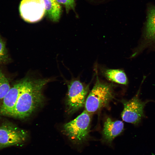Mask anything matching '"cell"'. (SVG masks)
<instances>
[{
	"label": "cell",
	"mask_w": 155,
	"mask_h": 155,
	"mask_svg": "<svg viewBox=\"0 0 155 155\" xmlns=\"http://www.w3.org/2000/svg\"><path fill=\"white\" fill-rule=\"evenodd\" d=\"M31 73H28L22 78L21 90L9 117L26 118L42 105L44 100L43 89L52 79L36 78Z\"/></svg>",
	"instance_id": "cell-1"
},
{
	"label": "cell",
	"mask_w": 155,
	"mask_h": 155,
	"mask_svg": "<svg viewBox=\"0 0 155 155\" xmlns=\"http://www.w3.org/2000/svg\"><path fill=\"white\" fill-rule=\"evenodd\" d=\"M97 69H95L96 82L87 97L85 104V110L89 113H94L105 106L114 96L112 85L99 79Z\"/></svg>",
	"instance_id": "cell-2"
},
{
	"label": "cell",
	"mask_w": 155,
	"mask_h": 155,
	"mask_svg": "<svg viewBox=\"0 0 155 155\" xmlns=\"http://www.w3.org/2000/svg\"><path fill=\"white\" fill-rule=\"evenodd\" d=\"M90 121L89 113L85 110L75 118L64 125L63 133L74 144H82L88 138Z\"/></svg>",
	"instance_id": "cell-3"
},
{
	"label": "cell",
	"mask_w": 155,
	"mask_h": 155,
	"mask_svg": "<svg viewBox=\"0 0 155 155\" xmlns=\"http://www.w3.org/2000/svg\"><path fill=\"white\" fill-rule=\"evenodd\" d=\"M67 86L66 111L68 114H72L85 106L89 85L84 84L76 78L68 82Z\"/></svg>",
	"instance_id": "cell-4"
},
{
	"label": "cell",
	"mask_w": 155,
	"mask_h": 155,
	"mask_svg": "<svg viewBox=\"0 0 155 155\" xmlns=\"http://www.w3.org/2000/svg\"><path fill=\"white\" fill-rule=\"evenodd\" d=\"M28 136L26 131L5 121L0 126V150L12 146H22Z\"/></svg>",
	"instance_id": "cell-5"
},
{
	"label": "cell",
	"mask_w": 155,
	"mask_h": 155,
	"mask_svg": "<svg viewBox=\"0 0 155 155\" xmlns=\"http://www.w3.org/2000/svg\"><path fill=\"white\" fill-rule=\"evenodd\" d=\"M140 90L137 94L129 100H122L124 108L121 113L123 120L127 123L137 125L145 117L144 108L150 101H142L139 98Z\"/></svg>",
	"instance_id": "cell-6"
},
{
	"label": "cell",
	"mask_w": 155,
	"mask_h": 155,
	"mask_svg": "<svg viewBox=\"0 0 155 155\" xmlns=\"http://www.w3.org/2000/svg\"><path fill=\"white\" fill-rule=\"evenodd\" d=\"M22 18L29 23L40 20L45 14V4L44 0H22L19 7Z\"/></svg>",
	"instance_id": "cell-7"
},
{
	"label": "cell",
	"mask_w": 155,
	"mask_h": 155,
	"mask_svg": "<svg viewBox=\"0 0 155 155\" xmlns=\"http://www.w3.org/2000/svg\"><path fill=\"white\" fill-rule=\"evenodd\" d=\"M23 83L22 78L10 88L0 105V115L9 116L12 112L21 90Z\"/></svg>",
	"instance_id": "cell-8"
},
{
	"label": "cell",
	"mask_w": 155,
	"mask_h": 155,
	"mask_svg": "<svg viewBox=\"0 0 155 155\" xmlns=\"http://www.w3.org/2000/svg\"><path fill=\"white\" fill-rule=\"evenodd\" d=\"M124 129L123 123L121 121H113L108 118L104 123L102 135L104 141L111 143L113 139L120 134Z\"/></svg>",
	"instance_id": "cell-9"
},
{
	"label": "cell",
	"mask_w": 155,
	"mask_h": 155,
	"mask_svg": "<svg viewBox=\"0 0 155 155\" xmlns=\"http://www.w3.org/2000/svg\"><path fill=\"white\" fill-rule=\"evenodd\" d=\"M100 71L102 75L110 81L122 85H127L128 83L126 75L121 69L102 67Z\"/></svg>",
	"instance_id": "cell-10"
},
{
	"label": "cell",
	"mask_w": 155,
	"mask_h": 155,
	"mask_svg": "<svg viewBox=\"0 0 155 155\" xmlns=\"http://www.w3.org/2000/svg\"><path fill=\"white\" fill-rule=\"evenodd\" d=\"M45 4V14L52 21L59 20L61 13L60 4L56 0H44Z\"/></svg>",
	"instance_id": "cell-11"
},
{
	"label": "cell",
	"mask_w": 155,
	"mask_h": 155,
	"mask_svg": "<svg viewBox=\"0 0 155 155\" xmlns=\"http://www.w3.org/2000/svg\"><path fill=\"white\" fill-rule=\"evenodd\" d=\"M146 35L148 40H155V7H150L148 10Z\"/></svg>",
	"instance_id": "cell-12"
},
{
	"label": "cell",
	"mask_w": 155,
	"mask_h": 155,
	"mask_svg": "<svg viewBox=\"0 0 155 155\" xmlns=\"http://www.w3.org/2000/svg\"><path fill=\"white\" fill-rule=\"evenodd\" d=\"M10 88L8 79L0 70V99L4 98Z\"/></svg>",
	"instance_id": "cell-13"
},
{
	"label": "cell",
	"mask_w": 155,
	"mask_h": 155,
	"mask_svg": "<svg viewBox=\"0 0 155 155\" xmlns=\"http://www.w3.org/2000/svg\"><path fill=\"white\" fill-rule=\"evenodd\" d=\"M11 61L6 47L5 42L0 35V65L8 63Z\"/></svg>",
	"instance_id": "cell-14"
},
{
	"label": "cell",
	"mask_w": 155,
	"mask_h": 155,
	"mask_svg": "<svg viewBox=\"0 0 155 155\" xmlns=\"http://www.w3.org/2000/svg\"><path fill=\"white\" fill-rule=\"evenodd\" d=\"M60 4L63 5L65 7L67 12L71 9L74 10L75 7V0H56Z\"/></svg>",
	"instance_id": "cell-15"
}]
</instances>
